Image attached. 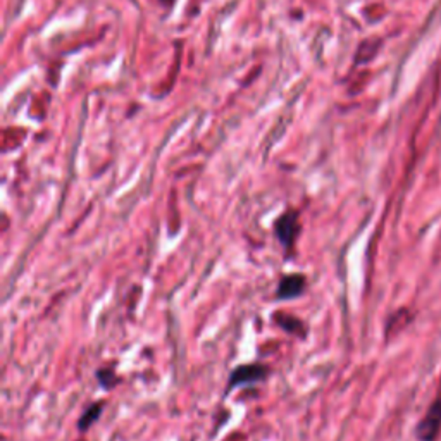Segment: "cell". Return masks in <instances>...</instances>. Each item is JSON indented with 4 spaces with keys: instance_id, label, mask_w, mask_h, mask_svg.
<instances>
[{
    "instance_id": "cell-4",
    "label": "cell",
    "mask_w": 441,
    "mask_h": 441,
    "mask_svg": "<svg viewBox=\"0 0 441 441\" xmlns=\"http://www.w3.org/2000/svg\"><path fill=\"white\" fill-rule=\"evenodd\" d=\"M441 430V402L431 407L426 417L422 419L417 427V435L422 441H432Z\"/></svg>"
},
{
    "instance_id": "cell-1",
    "label": "cell",
    "mask_w": 441,
    "mask_h": 441,
    "mask_svg": "<svg viewBox=\"0 0 441 441\" xmlns=\"http://www.w3.org/2000/svg\"><path fill=\"white\" fill-rule=\"evenodd\" d=\"M300 231L302 226L300 219H298V212L293 209L283 212L280 218L276 219V223H274V235H276L278 241H280L286 252L293 248Z\"/></svg>"
},
{
    "instance_id": "cell-5",
    "label": "cell",
    "mask_w": 441,
    "mask_h": 441,
    "mask_svg": "<svg viewBox=\"0 0 441 441\" xmlns=\"http://www.w3.org/2000/svg\"><path fill=\"white\" fill-rule=\"evenodd\" d=\"M103 412V402H97V403H91V405L81 414L80 421H78V430L80 432H86L90 430L91 426H93L95 422L101 419Z\"/></svg>"
},
{
    "instance_id": "cell-7",
    "label": "cell",
    "mask_w": 441,
    "mask_h": 441,
    "mask_svg": "<svg viewBox=\"0 0 441 441\" xmlns=\"http://www.w3.org/2000/svg\"><path fill=\"white\" fill-rule=\"evenodd\" d=\"M97 380L103 390H111L119 382V376L116 374L114 368H102L97 371Z\"/></svg>"
},
{
    "instance_id": "cell-2",
    "label": "cell",
    "mask_w": 441,
    "mask_h": 441,
    "mask_svg": "<svg viewBox=\"0 0 441 441\" xmlns=\"http://www.w3.org/2000/svg\"><path fill=\"white\" fill-rule=\"evenodd\" d=\"M269 368L265 364H243L230 374V390L238 386L259 382L269 376Z\"/></svg>"
},
{
    "instance_id": "cell-6",
    "label": "cell",
    "mask_w": 441,
    "mask_h": 441,
    "mask_svg": "<svg viewBox=\"0 0 441 441\" xmlns=\"http://www.w3.org/2000/svg\"><path fill=\"white\" fill-rule=\"evenodd\" d=\"M274 321H276L278 326H281L283 330L290 331L291 335H297V336L307 335V330H305V326H303V323L300 321V319L293 318V315L278 314V315H274Z\"/></svg>"
},
{
    "instance_id": "cell-3",
    "label": "cell",
    "mask_w": 441,
    "mask_h": 441,
    "mask_svg": "<svg viewBox=\"0 0 441 441\" xmlns=\"http://www.w3.org/2000/svg\"><path fill=\"white\" fill-rule=\"evenodd\" d=\"M305 276L303 274H286L281 278L280 285H278L276 297L280 300H288V298L300 297L302 291L305 290Z\"/></svg>"
}]
</instances>
